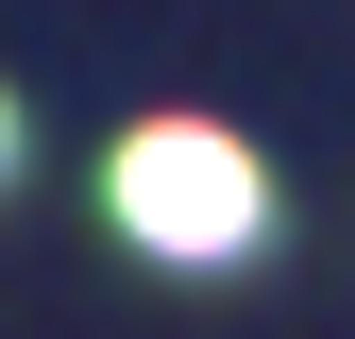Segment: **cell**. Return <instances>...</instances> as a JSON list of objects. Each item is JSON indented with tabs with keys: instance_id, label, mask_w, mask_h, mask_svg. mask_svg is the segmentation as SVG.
Listing matches in <instances>:
<instances>
[{
	"instance_id": "obj_1",
	"label": "cell",
	"mask_w": 355,
	"mask_h": 339,
	"mask_svg": "<svg viewBox=\"0 0 355 339\" xmlns=\"http://www.w3.org/2000/svg\"><path fill=\"white\" fill-rule=\"evenodd\" d=\"M102 204H119L136 254H187V272H220V254L271 238V170L220 136V119H136L119 170H102Z\"/></svg>"
},
{
	"instance_id": "obj_2",
	"label": "cell",
	"mask_w": 355,
	"mask_h": 339,
	"mask_svg": "<svg viewBox=\"0 0 355 339\" xmlns=\"http://www.w3.org/2000/svg\"><path fill=\"white\" fill-rule=\"evenodd\" d=\"M0 153H17V119H0Z\"/></svg>"
}]
</instances>
